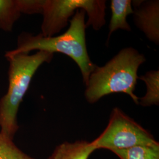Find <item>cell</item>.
I'll return each mask as SVG.
<instances>
[{
    "instance_id": "obj_1",
    "label": "cell",
    "mask_w": 159,
    "mask_h": 159,
    "mask_svg": "<svg viewBox=\"0 0 159 159\" xmlns=\"http://www.w3.org/2000/svg\"><path fill=\"white\" fill-rule=\"evenodd\" d=\"M85 16L84 10H77L70 20L68 30L60 35L45 37L41 33L33 35L23 33L18 37L17 48L8 52L12 54L29 53L38 50L52 54L63 53L78 65L83 81L87 85L90 74L97 66L91 61L87 49Z\"/></svg>"
},
{
    "instance_id": "obj_2",
    "label": "cell",
    "mask_w": 159,
    "mask_h": 159,
    "mask_svg": "<svg viewBox=\"0 0 159 159\" xmlns=\"http://www.w3.org/2000/svg\"><path fill=\"white\" fill-rule=\"evenodd\" d=\"M5 56L9 62L8 87L0 100V133L13 140L19 129L17 113L31 80L42 64L51 62L54 54L38 51L30 55L7 51Z\"/></svg>"
},
{
    "instance_id": "obj_3",
    "label": "cell",
    "mask_w": 159,
    "mask_h": 159,
    "mask_svg": "<svg viewBox=\"0 0 159 159\" xmlns=\"http://www.w3.org/2000/svg\"><path fill=\"white\" fill-rule=\"evenodd\" d=\"M146 60L144 56L133 48L121 50L104 66H97L91 73L85 85V99L92 104L105 96L122 93L139 104V98L134 94L137 71Z\"/></svg>"
},
{
    "instance_id": "obj_4",
    "label": "cell",
    "mask_w": 159,
    "mask_h": 159,
    "mask_svg": "<svg viewBox=\"0 0 159 159\" xmlns=\"http://www.w3.org/2000/svg\"><path fill=\"white\" fill-rule=\"evenodd\" d=\"M106 1L103 0H44L41 33L52 37L68 25L70 18L79 9L87 13L86 27L99 30L106 24Z\"/></svg>"
},
{
    "instance_id": "obj_5",
    "label": "cell",
    "mask_w": 159,
    "mask_h": 159,
    "mask_svg": "<svg viewBox=\"0 0 159 159\" xmlns=\"http://www.w3.org/2000/svg\"><path fill=\"white\" fill-rule=\"evenodd\" d=\"M91 144L97 149L110 151L138 145L159 144L153 136L120 108L112 111L107 126Z\"/></svg>"
},
{
    "instance_id": "obj_6",
    "label": "cell",
    "mask_w": 159,
    "mask_h": 159,
    "mask_svg": "<svg viewBox=\"0 0 159 159\" xmlns=\"http://www.w3.org/2000/svg\"><path fill=\"white\" fill-rule=\"evenodd\" d=\"M132 6L137 27L148 40L159 44V1H134Z\"/></svg>"
},
{
    "instance_id": "obj_7",
    "label": "cell",
    "mask_w": 159,
    "mask_h": 159,
    "mask_svg": "<svg viewBox=\"0 0 159 159\" xmlns=\"http://www.w3.org/2000/svg\"><path fill=\"white\" fill-rule=\"evenodd\" d=\"M111 18L109 24L108 40L111 34L118 29L130 31V25L127 21V17L133 14L132 1L130 0H111Z\"/></svg>"
},
{
    "instance_id": "obj_8",
    "label": "cell",
    "mask_w": 159,
    "mask_h": 159,
    "mask_svg": "<svg viewBox=\"0 0 159 159\" xmlns=\"http://www.w3.org/2000/svg\"><path fill=\"white\" fill-rule=\"evenodd\" d=\"M96 150L91 143L85 141L64 143L55 149L48 159H88Z\"/></svg>"
},
{
    "instance_id": "obj_9",
    "label": "cell",
    "mask_w": 159,
    "mask_h": 159,
    "mask_svg": "<svg viewBox=\"0 0 159 159\" xmlns=\"http://www.w3.org/2000/svg\"><path fill=\"white\" fill-rule=\"evenodd\" d=\"M145 82L147 91L145 96L139 98V104L143 107L159 105V71L153 70L148 71L144 75L138 78Z\"/></svg>"
},
{
    "instance_id": "obj_10",
    "label": "cell",
    "mask_w": 159,
    "mask_h": 159,
    "mask_svg": "<svg viewBox=\"0 0 159 159\" xmlns=\"http://www.w3.org/2000/svg\"><path fill=\"white\" fill-rule=\"evenodd\" d=\"M21 14L18 0H0V30L11 31Z\"/></svg>"
},
{
    "instance_id": "obj_11",
    "label": "cell",
    "mask_w": 159,
    "mask_h": 159,
    "mask_svg": "<svg viewBox=\"0 0 159 159\" xmlns=\"http://www.w3.org/2000/svg\"><path fill=\"white\" fill-rule=\"evenodd\" d=\"M111 152L120 159H159V144L138 145Z\"/></svg>"
},
{
    "instance_id": "obj_12",
    "label": "cell",
    "mask_w": 159,
    "mask_h": 159,
    "mask_svg": "<svg viewBox=\"0 0 159 159\" xmlns=\"http://www.w3.org/2000/svg\"><path fill=\"white\" fill-rule=\"evenodd\" d=\"M0 159H34L17 148L11 140L0 133Z\"/></svg>"
},
{
    "instance_id": "obj_13",
    "label": "cell",
    "mask_w": 159,
    "mask_h": 159,
    "mask_svg": "<svg viewBox=\"0 0 159 159\" xmlns=\"http://www.w3.org/2000/svg\"><path fill=\"white\" fill-rule=\"evenodd\" d=\"M21 14H41L44 0H18Z\"/></svg>"
}]
</instances>
